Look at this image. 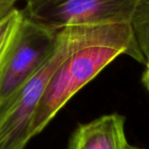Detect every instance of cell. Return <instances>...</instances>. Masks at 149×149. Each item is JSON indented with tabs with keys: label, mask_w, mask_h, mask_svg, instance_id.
<instances>
[{
	"label": "cell",
	"mask_w": 149,
	"mask_h": 149,
	"mask_svg": "<svg viewBox=\"0 0 149 149\" xmlns=\"http://www.w3.org/2000/svg\"><path fill=\"white\" fill-rule=\"evenodd\" d=\"M133 35L131 24L70 26L59 31L57 46L45 65L0 103V149H24L34 113L56 70L74 52Z\"/></svg>",
	"instance_id": "obj_1"
},
{
	"label": "cell",
	"mask_w": 149,
	"mask_h": 149,
	"mask_svg": "<svg viewBox=\"0 0 149 149\" xmlns=\"http://www.w3.org/2000/svg\"><path fill=\"white\" fill-rule=\"evenodd\" d=\"M141 0H26L24 16L60 31L70 26L131 24Z\"/></svg>",
	"instance_id": "obj_3"
},
{
	"label": "cell",
	"mask_w": 149,
	"mask_h": 149,
	"mask_svg": "<svg viewBox=\"0 0 149 149\" xmlns=\"http://www.w3.org/2000/svg\"><path fill=\"white\" fill-rule=\"evenodd\" d=\"M131 26L135 43L147 65L149 62V0H141Z\"/></svg>",
	"instance_id": "obj_7"
},
{
	"label": "cell",
	"mask_w": 149,
	"mask_h": 149,
	"mask_svg": "<svg viewBox=\"0 0 149 149\" xmlns=\"http://www.w3.org/2000/svg\"><path fill=\"white\" fill-rule=\"evenodd\" d=\"M127 149H142V148H137V147H134V146H132V145L128 144Z\"/></svg>",
	"instance_id": "obj_11"
},
{
	"label": "cell",
	"mask_w": 149,
	"mask_h": 149,
	"mask_svg": "<svg viewBox=\"0 0 149 149\" xmlns=\"http://www.w3.org/2000/svg\"><path fill=\"white\" fill-rule=\"evenodd\" d=\"M122 54L146 65L134 36L90 45L69 56L53 73L45 90L31 123L30 138L41 133L77 93Z\"/></svg>",
	"instance_id": "obj_2"
},
{
	"label": "cell",
	"mask_w": 149,
	"mask_h": 149,
	"mask_svg": "<svg viewBox=\"0 0 149 149\" xmlns=\"http://www.w3.org/2000/svg\"><path fill=\"white\" fill-rule=\"evenodd\" d=\"M0 1H3V2H10V3H15L16 2H17V1H22V0H0ZM24 1H26V0H24Z\"/></svg>",
	"instance_id": "obj_10"
},
{
	"label": "cell",
	"mask_w": 149,
	"mask_h": 149,
	"mask_svg": "<svg viewBox=\"0 0 149 149\" xmlns=\"http://www.w3.org/2000/svg\"><path fill=\"white\" fill-rule=\"evenodd\" d=\"M13 7H15V3H13L0 1V19L4 17Z\"/></svg>",
	"instance_id": "obj_8"
},
{
	"label": "cell",
	"mask_w": 149,
	"mask_h": 149,
	"mask_svg": "<svg viewBox=\"0 0 149 149\" xmlns=\"http://www.w3.org/2000/svg\"><path fill=\"white\" fill-rule=\"evenodd\" d=\"M24 13V12H23ZM59 31L24 18L0 73V103L31 79L53 53Z\"/></svg>",
	"instance_id": "obj_4"
},
{
	"label": "cell",
	"mask_w": 149,
	"mask_h": 149,
	"mask_svg": "<svg viewBox=\"0 0 149 149\" xmlns=\"http://www.w3.org/2000/svg\"><path fill=\"white\" fill-rule=\"evenodd\" d=\"M23 18V10L15 6L0 19V73L16 40Z\"/></svg>",
	"instance_id": "obj_6"
},
{
	"label": "cell",
	"mask_w": 149,
	"mask_h": 149,
	"mask_svg": "<svg viewBox=\"0 0 149 149\" xmlns=\"http://www.w3.org/2000/svg\"><path fill=\"white\" fill-rule=\"evenodd\" d=\"M141 82L145 86V88L147 89V91L149 93V62L146 65V69L142 73Z\"/></svg>",
	"instance_id": "obj_9"
},
{
	"label": "cell",
	"mask_w": 149,
	"mask_h": 149,
	"mask_svg": "<svg viewBox=\"0 0 149 149\" xmlns=\"http://www.w3.org/2000/svg\"><path fill=\"white\" fill-rule=\"evenodd\" d=\"M125 121L123 115L111 113L82 124L73 133L69 149H127Z\"/></svg>",
	"instance_id": "obj_5"
}]
</instances>
